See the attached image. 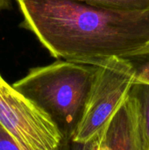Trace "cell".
Masks as SVG:
<instances>
[{
  "label": "cell",
  "instance_id": "obj_1",
  "mask_svg": "<svg viewBox=\"0 0 149 150\" xmlns=\"http://www.w3.org/2000/svg\"><path fill=\"white\" fill-rule=\"evenodd\" d=\"M20 26L56 59L99 65L132 59L149 43V10L123 11L77 0H15Z\"/></svg>",
  "mask_w": 149,
  "mask_h": 150
},
{
  "label": "cell",
  "instance_id": "obj_2",
  "mask_svg": "<svg viewBox=\"0 0 149 150\" xmlns=\"http://www.w3.org/2000/svg\"><path fill=\"white\" fill-rule=\"evenodd\" d=\"M97 70V65L58 60L35 67L11 85L47 112L71 142Z\"/></svg>",
  "mask_w": 149,
  "mask_h": 150
},
{
  "label": "cell",
  "instance_id": "obj_3",
  "mask_svg": "<svg viewBox=\"0 0 149 150\" xmlns=\"http://www.w3.org/2000/svg\"><path fill=\"white\" fill-rule=\"evenodd\" d=\"M97 66L96 77L72 142L87 143L96 139L127 98L134 83L136 67L126 58H111Z\"/></svg>",
  "mask_w": 149,
  "mask_h": 150
},
{
  "label": "cell",
  "instance_id": "obj_4",
  "mask_svg": "<svg viewBox=\"0 0 149 150\" xmlns=\"http://www.w3.org/2000/svg\"><path fill=\"white\" fill-rule=\"evenodd\" d=\"M0 126L21 150H68L70 145L49 115L1 75Z\"/></svg>",
  "mask_w": 149,
  "mask_h": 150
},
{
  "label": "cell",
  "instance_id": "obj_5",
  "mask_svg": "<svg viewBox=\"0 0 149 150\" xmlns=\"http://www.w3.org/2000/svg\"><path fill=\"white\" fill-rule=\"evenodd\" d=\"M94 142L95 150H148L138 106L130 92Z\"/></svg>",
  "mask_w": 149,
  "mask_h": 150
},
{
  "label": "cell",
  "instance_id": "obj_6",
  "mask_svg": "<svg viewBox=\"0 0 149 150\" xmlns=\"http://www.w3.org/2000/svg\"><path fill=\"white\" fill-rule=\"evenodd\" d=\"M130 94L136 101L142 131L149 150V84L134 83L130 90Z\"/></svg>",
  "mask_w": 149,
  "mask_h": 150
},
{
  "label": "cell",
  "instance_id": "obj_7",
  "mask_svg": "<svg viewBox=\"0 0 149 150\" xmlns=\"http://www.w3.org/2000/svg\"><path fill=\"white\" fill-rule=\"evenodd\" d=\"M90 5L123 11H148L149 0H77Z\"/></svg>",
  "mask_w": 149,
  "mask_h": 150
},
{
  "label": "cell",
  "instance_id": "obj_8",
  "mask_svg": "<svg viewBox=\"0 0 149 150\" xmlns=\"http://www.w3.org/2000/svg\"><path fill=\"white\" fill-rule=\"evenodd\" d=\"M142 61L140 66H136V75L134 83H142L149 84V43L142 49L138 51L131 59Z\"/></svg>",
  "mask_w": 149,
  "mask_h": 150
},
{
  "label": "cell",
  "instance_id": "obj_9",
  "mask_svg": "<svg viewBox=\"0 0 149 150\" xmlns=\"http://www.w3.org/2000/svg\"><path fill=\"white\" fill-rule=\"evenodd\" d=\"M0 150H21L11 135L0 126Z\"/></svg>",
  "mask_w": 149,
  "mask_h": 150
},
{
  "label": "cell",
  "instance_id": "obj_10",
  "mask_svg": "<svg viewBox=\"0 0 149 150\" xmlns=\"http://www.w3.org/2000/svg\"><path fill=\"white\" fill-rule=\"evenodd\" d=\"M68 150H95V142L93 140L90 142L83 143V144L75 143L71 142Z\"/></svg>",
  "mask_w": 149,
  "mask_h": 150
},
{
  "label": "cell",
  "instance_id": "obj_11",
  "mask_svg": "<svg viewBox=\"0 0 149 150\" xmlns=\"http://www.w3.org/2000/svg\"><path fill=\"white\" fill-rule=\"evenodd\" d=\"M12 4L11 0H0V11L5 10H11Z\"/></svg>",
  "mask_w": 149,
  "mask_h": 150
}]
</instances>
